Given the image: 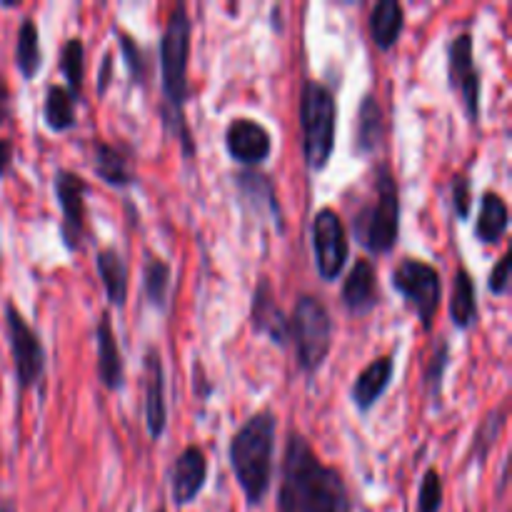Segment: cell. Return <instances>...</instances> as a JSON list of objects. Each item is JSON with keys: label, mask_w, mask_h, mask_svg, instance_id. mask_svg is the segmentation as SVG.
I'll use <instances>...</instances> for the list:
<instances>
[{"label": "cell", "mask_w": 512, "mask_h": 512, "mask_svg": "<svg viewBox=\"0 0 512 512\" xmlns=\"http://www.w3.org/2000/svg\"><path fill=\"white\" fill-rule=\"evenodd\" d=\"M225 150L233 160L240 165H253L265 163L273 153V138H270L268 128L260 125L253 118H233L230 125L225 128Z\"/></svg>", "instance_id": "obj_13"}, {"label": "cell", "mask_w": 512, "mask_h": 512, "mask_svg": "<svg viewBox=\"0 0 512 512\" xmlns=\"http://www.w3.org/2000/svg\"><path fill=\"white\" fill-rule=\"evenodd\" d=\"M275 430H278L275 413L258 410L230 438V468H233L235 480H238L250 508L263 505L265 495L270 493V483H273Z\"/></svg>", "instance_id": "obj_3"}, {"label": "cell", "mask_w": 512, "mask_h": 512, "mask_svg": "<svg viewBox=\"0 0 512 512\" xmlns=\"http://www.w3.org/2000/svg\"><path fill=\"white\" fill-rule=\"evenodd\" d=\"M75 103L78 100L65 90V85H50L45 90L43 120L53 133H65L75 125Z\"/></svg>", "instance_id": "obj_26"}, {"label": "cell", "mask_w": 512, "mask_h": 512, "mask_svg": "<svg viewBox=\"0 0 512 512\" xmlns=\"http://www.w3.org/2000/svg\"><path fill=\"white\" fill-rule=\"evenodd\" d=\"M190 35H193V20H190L185 5H175L168 23H165L163 38H160V73H163L165 123H168L173 138L180 140L185 155L195 150L193 135L185 123V103L190 100Z\"/></svg>", "instance_id": "obj_2"}, {"label": "cell", "mask_w": 512, "mask_h": 512, "mask_svg": "<svg viewBox=\"0 0 512 512\" xmlns=\"http://www.w3.org/2000/svg\"><path fill=\"white\" fill-rule=\"evenodd\" d=\"M168 428V403H165V370L158 350L145 353V430L150 440H160Z\"/></svg>", "instance_id": "obj_15"}, {"label": "cell", "mask_w": 512, "mask_h": 512, "mask_svg": "<svg viewBox=\"0 0 512 512\" xmlns=\"http://www.w3.org/2000/svg\"><path fill=\"white\" fill-rule=\"evenodd\" d=\"M143 290L148 303L155 310L165 313L170 298V265L165 260L148 255L143 263Z\"/></svg>", "instance_id": "obj_27"}, {"label": "cell", "mask_w": 512, "mask_h": 512, "mask_svg": "<svg viewBox=\"0 0 512 512\" xmlns=\"http://www.w3.org/2000/svg\"><path fill=\"white\" fill-rule=\"evenodd\" d=\"M155 512H165V510H155Z\"/></svg>", "instance_id": "obj_39"}, {"label": "cell", "mask_w": 512, "mask_h": 512, "mask_svg": "<svg viewBox=\"0 0 512 512\" xmlns=\"http://www.w3.org/2000/svg\"><path fill=\"white\" fill-rule=\"evenodd\" d=\"M110 70H113V58H110V53H105L103 63H100V73H98V93L100 95H105V90H108Z\"/></svg>", "instance_id": "obj_37"}, {"label": "cell", "mask_w": 512, "mask_h": 512, "mask_svg": "<svg viewBox=\"0 0 512 512\" xmlns=\"http://www.w3.org/2000/svg\"><path fill=\"white\" fill-rule=\"evenodd\" d=\"M450 320L458 330L473 328L478 320V290L473 275L465 268L455 270L453 295H450Z\"/></svg>", "instance_id": "obj_23"}, {"label": "cell", "mask_w": 512, "mask_h": 512, "mask_svg": "<svg viewBox=\"0 0 512 512\" xmlns=\"http://www.w3.org/2000/svg\"><path fill=\"white\" fill-rule=\"evenodd\" d=\"M5 325H8L10 353H13L15 378H18L20 390H28L40 383L45 373V348L40 343L38 333L28 325V320L20 315L13 303H5Z\"/></svg>", "instance_id": "obj_8"}, {"label": "cell", "mask_w": 512, "mask_h": 512, "mask_svg": "<svg viewBox=\"0 0 512 512\" xmlns=\"http://www.w3.org/2000/svg\"><path fill=\"white\" fill-rule=\"evenodd\" d=\"M505 420H508V410H505V405H503V408L493 410V413H490L488 418L480 423L478 433L473 435V445H470V460H478L480 465L488 460V455H490V450H493L495 440H498V435L503 433Z\"/></svg>", "instance_id": "obj_30"}, {"label": "cell", "mask_w": 512, "mask_h": 512, "mask_svg": "<svg viewBox=\"0 0 512 512\" xmlns=\"http://www.w3.org/2000/svg\"><path fill=\"white\" fill-rule=\"evenodd\" d=\"M95 268H98L100 280H103L105 295H108L110 305L115 308H125L128 303V280L130 270L128 263L123 260V255L115 248H103L95 255Z\"/></svg>", "instance_id": "obj_21"}, {"label": "cell", "mask_w": 512, "mask_h": 512, "mask_svg": "<svg viewBox=\"0 0 512 512\" xmlns=\"http://www.w3.org/2000/svg\"><path fill=\"white\" fill-rule=\"evenodd\" d=\"M208 483V458L198 445H188L170 468V498L178 508L195 503Z\"/></svg>", "instance_id": "obj_14"}, {"label": "cell", "mask_w": 512, "mask_h": 512, "mask_svg": "<svg viewBox=\"0 0 512 512\" xmlns=\"http://www.w3.org/2000/svg\"><path fill=\"white\" fill-rule=\"evenodd\" d=\"M235 183H238V188L243 190L250 200H260V203L268 205V210L273 213L275 223L280 225L283 215H280V205H278V200H275V190H273V183H270L268 175L255 173V170H243V173L235 175Z\"/></svg>", "instance_id": "obj_29"}, {"label": "cell", "mask_w": 512, "mask_h": 512, "mask_svg": "<svg viewBox=\"0 0 512 512\" xmlns=\"http://www.w3.org/2000/svg\"><path fill=\"white\" fill-rule=\"evenodd\" d=\"M83 70H85V48H83V40L80 38H68L65 40L63 50H60V73L65 75L70 95L75 100L80 98V88H83Z\"/></svg>", "instance_id": "obj_28"}, {"label": "cell", "mask_w": 512, "mask_h": 512, "mask_svg": "<svg viewBox=\"0 0 512 512\" xmlns=\"http://www.w3.org/2000/svg\"><path fill=\"white\" fill-rule=\"evenodd\" d=\"M385 138V113L383 105L375 95H365L358 105V120H355L353 153L358 158H370L380 148Z\"/></svg>", "instance_id": "obj_20"}, {"label": "cell", "mask_w": 512, "mask_h": 512, "mask_svg": "<svg viewBox=\"0 0 512 512\" xmlns=\"http://www.w3.org/2000/svg\"><path fill=\"white\" fill-rule=\"evenodd\" d=\"M448 368H450V343L448 340H438V345L433 348V355H430L428 365H425V373H423L425 393H428V398L433 400V403H438L440 400Z\"/></svg>", "instance_id": "obj_31"}, {"label": "cell", "mask_w": 512, "mask_h": 512, "mask_svg": "<svg viewBox=\"0 0 512 512\" xmlns=\"http://www.w3.org/2000/svg\"><path fill=\"white\" fill-rule=\"evenodd\" d=\"M510 268H512V253H505L503 258L498 260V265L490 270L488 290L493 295H498V298L508 295V290H510Z\"/></svg>", "instance_id": "obj_35"}, {"label": "cell", "mask_w": 512, "mask_h": 512, "mask_svg": "<svg viewBox=\"0 0 512 512\" xmlns=\"http://www.w3.org/2000/svg\"><path fill=\"white\" fill-rule=\"evenodd\" d=\"M395 375V358L393 355H383V358L373 360L368 368H363L355 378L353 388H350V400L358 408V413H370L375 405L380 403L385 393H388L390 383Z\"/></svg>", "instance_id": "obj_16"}, {"label": "cell", "mask_w": 512, "mask_h": 512, "mask_svg": "<svg viewBox=\"0 0 512 512\" xmlns=\"http://www.w3.org/2000/svg\"><path fill=\"white\" fill-rule=\"evenodd\" d=\"M338 103L333 90L320 80H305L300 93V128H303L305 163L313 170H325L335 150Z\"/></svg>", "instance_id": "obj_5"}, {"label": "cell", "mask_w": 512, "mask_h": 512, "mask_svg": "<svg viewBox=\"0 0 512 512\" xmlns=\"http://www.w3.org/2000/svg\"><path fill=\"white\" fill-rule=\"evenodd\" d=\"M313 250L318 275L328 283L343 275L350 258V243L345 225L333 208H320L313 218Z\"/></svg>", "instance_id": "obj_9"}, {"label": "cell", "mask_w": 512, "mask_h": 512, "mask_svg": "<svg viewBox=\"0 0 512 512\" xmlns=\"http://www.w3.org/2000/svg\"><path fill=\"white\" fill-rule=\"evenodd\" d=\"M353 238L373 255L393 253L400 238V190L388 163L373 170L370 195L353 215Z\"/></svg>", "instance_id": "obj_4"}, {"label": "cell", "mask_w": 512, "mask_h": 512, "mask_svg": "<svg viewBox=\"0 0 512 512\" xmlns=\"http://www.w3.org/2000/svg\"><path fill=\"white\" fill-rule=\"evenodd\" d=\"M450 190H453V210L458 220L470 218V208H473V195H470V180L463 173L453 175L450 180Z\"/></svg>", "instance_id": "obj_34"}, {"label": "cell", "mask_w": 512, "mask_h": 512, "mask_svg": "<svg viewBox=\"0 0 512 512\" xmlns=\"http://www.w3.org/2000/svg\"><path fill=\"white\" fill-rule=\"evenodd\" d=\"M95 348H98V375L100 383L108 390H120L125 385V365L123 355H120L118 338H115L113 323H110V315H100L98 325H95Z\"/></svg>", "instance_id": "obj_17"}, {"label": "cell", "mask_w": 512, "mask_h": 512, "mask_svg": "<svg viewBox=\"0 0 512 512\" xmlns=\"http://www.w3.org/2000/svg\"><path fill=\"white\" fill-rule=\"evenodd\" d=\"M53 193L58 200L60 215V235L65 240V248L78 250L85 240V195L90 193L88 180L78 175L75 170L60 168L53 180Z\"/></svg>", "instance_id": "obj_11"}, {"label": "cell", "mask_w": 512, "mask_h": 512, "mask_svg": "<svg viewBox=\"0 0 512 512\" xmlns=\"http://www.w3.org/2000/svg\"><path fill=\"white\" fill-rule=\"evenodd\" d=\"M90 163H93L95 175L103 183L113 185V188H130L135 183V170L130 165V155L120 145L93 140L90 143Z\"/></svg>", "instance_id": "obj_18"}, {"label": "cell", "mask_w": 512, "mask_h": 512, "mask_svg": "<svg viewBox=\"0 0 512 512\" xmlns=\"http://www.w3.org/2000/svg\"><path fill=\"white\" fill-rule=\"evenodd\" d=\"M10 115V90L5 85V80L0 78V123H5Z\"/></svg>", "instance_id": "obj_38"}, {"label": "cell", "mask_w": 512, "mask_h": 512, "mask_svg": "<svg viewBox=\"0 0 512 512\" xmlns=\"http://www.w3.org/2000/svg\"><path fill=\"white\" fill-rule=\"evenodd\" d=\"M343 303L353 315L373 313L378 305V278L370 260L360 258L353 263L343 283Z\"/></svg>", "instance_id": "obj_19"}, {"label": "cell", "mask_w": 512, "mask_h": 512, "mask_svg": "<svg viewBox=\"0 0 512 512\" xmlns=\"http://www.w3.org/2000/svg\"><path fill=\"white\" fill-rule=\"evenodd\" d=\"M443 480H440V473L435 468L425 470L423 480H420L418 490V512H440L443 508Z\"/></svg>", "instance_id": "obj_33"}, {"label": "cell", "mask_w": 512, "mask_h": 512, "mask_svg": "<svg viewBox=\"0 0 512 512\" xmlns=\"http://www.w3.org/2000/svg\"><path fill=\"white\" fill-rule=\"evenodd\" d=\"M448 83L463 103L470 123L480 118V70L475 65V40L470 33H460L448 45Z\"/></svg>", "instance_id": "obj_10"}, {"label": "cell", "mask_w": 512, "mask_h": 512, "mask_svg": "<svg viewBox=\"0 0 512 512\" xmlns=\"http://www.w3.org/2000/svg\"><path fill=\"white\" fill-rule=\"evenodd\" d=\"M13 163V143L5 138H0V178H5Z\"/></svg>", "instance_id": "obj_36"}, {"label": "cell", "mask_w": 512, "mask_h": 512, "mask_svg": "<svg viewBox=\"0 0 512 512\" xmlns=\"http://www.w3.org/2000/svg\"><path fill=\"white\" fill-rule=\"evenodd\" d=\"M278 512H353L343 475L325 465L300 433H290L285 443Z\"/></svg>", "instance_id": "obj_1"}, {"label": "cell", "mask_w": 512, "mask_h": 512, "mask_svg": "<svg viewBox=\"0 0 512 512\" xmlns=\"http://www.w3.org/2000/svg\"><path fill=\"white\" fill-rule=\"evenodd\" d=\"M15 65L25 80H33L43 65V50H40V30L33 18H23L15 40Z\"/></svg>", "instance_id": "obj_25"}, {"label": "cell", "mask_w": 512, "mask_h": 512, "mask_svg": "<svg viewBox=\"0 0 512 512\" xmlns=\"http://www.w3.org/2000/svg\"><path fill=\"white\" fill-rule=\"evenodd\" d=\"M118 43H120V53H123L130 80H133L135 85H145V80H148V73H150L145 50L140 48V43L133 38V35L123 33V30H118Z\"/></svg>", "instance_id": "obj_32"}, {"label": "cell", "mask_w": 512, "mask_h": 512, "mask_svg": "<svg viewBox=\"0 0 512 512\" xmlns=\"http://www.w3.org/2000/svg\"><path fill=\"white\" fill-rule=\"evenodd\" d=\"M395 293L415 310L423 330H433L435 315L443 298V280L438 268L418 258H403L390 273Z\"/></svg>", "instance_id": "obj_7"}, {"label": "cell", "mask_w": 512, "mask_h": 512, "mask_svg": "<svg viewBox=\"0 0 512 512\" xmlns=\"http://www.w3.org/2000/svg\"><path fill=\"white\" fill-rule=\"evenodd\" d=\"M510 228V208L500 193H483L480 198L478 223H475V238L485 245L500 243Z\"/></svg>", "instance_id": "obj_22"}, {"label": "cell", "mask_w": 512, "mask_h": 512, "mask_svg": "<svg viewBox=\"0 0 512 512\" xmlns=\"http://www.w3.org/2000/svg\"><path fill=\"white\" fill-rule=\"evenodd\" d=\"M250 328L255 335H263L278 348L290 345V318L275 300L273 285L268 278H260L250 298Z\"/></svg>", "instance_id": "obj_12"}, {"label": "cell", "mask_w": 512, "mask_h": 512, "mask_svg": "<svg viewBox=\"0 0 512 512\" xmlns=\"http://www.w3.org/2000/svg\"><path fill=\"white\" fill-rule=\"evenodd\" d=\"M290 343L305 375H315L333 348V318L313 295H300L290 315Z\"/></svg>", "instance_id": "obj_6"}, {"label": "cell", "mask_w": 512, "mask_h": 512, "mask_svg": "<svg viewBox=\"0 0 512 512\" xmlns=\"http://www.w3.org/2000/svg\"><path fill=\"white\" fill-rule=\"evenodd\" d=\"M405 28V10L398 0H380L370 13V35L380 50H390Z\"/></svg>", "instance_id": "obj_24"}]
</instances>
